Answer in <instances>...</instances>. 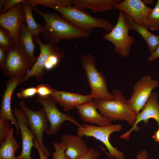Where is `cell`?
Segmentation results:
<instances>
[{"instance_id": "obj_31", "label": "cell", "mask_w": 159, "mask_h": 159, "mask_svg": "<svg viewBox=\"0 0 159 159\" xmlns=\"http://www.w3.org/2000/svg\"><path fill=\"white\" fill-rule=\"evenodd\" d=\"M100 153L93 148H88L86 151L73 159H98Z\"/></svg>"}, {"instance_id": "obj_18", "label": "cell", "mask_w": 159, "mask_h": 159, "mask_svg": "<svg viewBox=\"0 0 159 159\" xmlns=\"http://www.w3.org/2000/svg\"><path fill=\"white\" fill-rule=\"evenodd\" d=\"M75 107L81 119L87 123L94 124L100 126H106L112 124V121L110 119L98 112L93 100Z\"/></svg>"}, {"instance_id": "obj_40", "label": "cell", "mask_w": 159, "mask_h": 159, "mask_svg": "<svg viewBox=\"0 0 159 159\" xmlns=\"http://www.w3.org/2000/svg\"><path fill=\"white\" fill-rule=\"evenodd\" d=\"M142 1L143 3L145 5L147 4L152 5L153 4L154 2V1L153 0H144Z\"/></svg>"}, {"instance_id": "obj_11", "label": "cell", "mask_w": 159, "mask_h": 159, "mask_svg": "<svg viewBox=\"0 0 159 159\" xmlns=\"http://www.w3.org/2000/svg\"><path fill=\"white\" fill-rule=\"evenodd\" d=\"M153 118L157 122L159 127V102L157 93L153 91L142 111L137 115L134 125L128 131L120 136V138L126 140H129L132 131L137 132L140 129L137 125L141 121L145 125L147 124L150 119Z\"/></svg>"}, {"instance_id": "obj_2", "label": "cell", "mask_w": 159, "mask_h": 159, "mask_svg": "<svg viewBox=\"0 0 159 159\" xmlns=\"http://www.w3.org/2000/svg\"><path fill=\"white\" fill-rule=\"evenodd\" d=\"M114 96L112 100L100 98L94 99L93 102L103 116L112 121H125L128 125L132 126L136 120L137 115L128 103V100L120 90L113 89Z\"/></svg>"}, {"instance_id": "obj_19", "label": "cell", "mask_w": 159, "mask_h": 159, "mask_svg": "<svg viewBox=\"0 0 159 159\" xmlns=\"http://www.w3.org/2000/svg\"><path fill=\"white\" fill-rule=\"evenodd\" d=\"M65 146V154L73 159L85 152L88 147L85 140L78 135L65 134L62 137Z\"/></svg>"}, {"instance_id": "obj_29", "label": "cell", "mask_w": 159, "mask_h": 159, "mask_svg": "<svg viewBox=\"0 0 159 159\" xmlns=\"http://www.w3.org/2000/svg\"><path fill=\"white\" fill-rule=\"evenodd\" d=\"M65 57V54L62 52H59L52 54L46 62L44 69L47 70L52 69L58 64L61 59Z\"/></svg>"}, {"instance_id": "obj_3", "label": "cell", "mask_w": 159, "mask_h": 159, "mask_svg": "<svg viewBox=\"0 0 159 159\" xmlns=\"http://www.w3.org/2000/svg\"><path fill=\"white\" fill-rule=\"evenodd\" d=\"M47 7L60 13L62 16L74 27L87 34H90L95 28H102L109 32L114 26L106 19L94 17L84 10L74 6H49Z\"/></svg>"}, {"instance_id": "obj_30", "label": "cell", "mask_w": 159, "mask_h": 159, "mask_svg": "<svg viewBox=\"0 0 159 159\" xmlns=\"http://www.w3.org/2000/svg\"><path fill=\"white\" fill-rule=\"evenodd\" d=\"M11 127L9 120L0 119V143H3L8 137Z\"/></svg>"}, {"instance_id": "obj_23", "label": "cell", "mask_w": 159, "mask_h": 159, "mask_svg": "<svg viewBox=\"0 0 159 159\" xmlns=\"http://www.w3.org/2000/svg\"><path fill=\"white\" fill-rule=\"evenodd\" d=\"M26 1L22 3L24 13V22L26 24L28 30L33 38L42 33L43 27L40 24L36 22L32 12L33 6L26 3Z\"/></svg>"}, {"instance_id": "obj_5", "label": "cell", "mask_w": 159, "mask_h": 159, "mask_svg": "<svg viewBox=\"0 0 159 159\" xmlns=\"http://www.w3.org/2000/svg\"><path fill=\"white\" fill-rule=\"evenodd\" d=\"M130 29L124 13L120 11L118 19L113 29L108 33L103 35V38L114 45V52L123 57L128 56L134 41V38L129 34Z\"/></svg>"}, {"instance_id": "obj_35", "label": "cell", "mask_w": 159, "mask_h": 159, "mask_svg": "<svg viewBox=\"0 0 159 159\" xmlns=\"http://www.w3.org/2000/svg\"><path fill=\"white\" fill-rule=\"evenodd\" d=\"M33 146L37 150L40 157V159H48V156L46 155L40 147L39 142L36 138L34 141Z\"/></svg>"}, {"instance_id": "obj_28", "label": "cell", "mask_w": 159, "mask_h": 159, "mask_svg": "<svg viewBox=\"0 0 159 159\" xmlns=\"http://www.w3.org/2000/svg\"><path fill=\"white\" fill-rule=\"evenodd\" d=\"M55 151L52 155L53 159H70L65 154V146L64 142H53Z\"/></svg>"}, {"instance_id": "obj_39", "label": "cell", "mask_w": 159, "mask_h": 159, "mask_svg": "<svg viewBox=\"0 0 159 159\" xmlns=\"http://www.w3.org/2000/svg\"><path fill=\"white\" fill-rule=\"evenodd\" d=\"M152 138L156 141L159 143V127L158 129L155 132L153 135Z\"/></svg>"}, {"instance_id": "obj_12", "label": "cell", "mask_w": 159, "mask_h": 159, "mask_svg": "<svg viewBox=\"0 0 159 159\" xmlns=\"http://www.w3.org/2000/svg\"><path fill=\"white\" fill-rule=\"evenodd\" d=\"M24 21L22 3L14 6L0 15V26L11 34L17 45L20 44L19 38L21 25Z\"/></svg>"}, {"instance_id": "obj_14", "label": "cell", "mask_w": 159, "mask_h": 159, "mask_svg": "<svg viewBox=\"0 0 159 159\" xmlns=\"http://www.w3.org/2000/svg\"><path fill=\"white\" fill-rule=\"evenodd\" d=\"M24 81V77H10L9 80L6 82V88L2 95L1 104L0 119L7 120L11 122L14 126L16 134L18 136L20 134L19 125L12 111L11 101L14 90Z\"/></svg>"}, {"instance_id": "obj_37", "label": "cell", "mask_w": 159, "mask_h": 159, "mask_svg": "<svg viewBox=\"0 0 159 159\" xmlns=\"http://www.w3.org/2000/svg\"><path fill=\"white\" fill-rule=\"evenodd\" d=\"M136 157L137 159H153L152 158H149L148 153L145 149L139 152Z\"/></svg>"}, {"instance_id": "obj_24", "label": "cell", "mask_w": 159, "mask_h": 159, "mask_svg": "<svg viewBox=\"0 0 159 159\" xmlns=\"http://www.w3.org/2000/svg\"><path fill=\"white\" fill-rule=\"evenodd\" d=\"M13 133L12 128L6 140L1 144L0 159H16L15 153L20 146L14 137Z\"/></svg>"}, {"instance_id": "obj_13", "label": "cell", "mask_w": 159, "mask_h": 159, "mask_svg": "<svg viewBox=\"0 0 159 159\" xmlns=\"http://www.w3.org/2000/svg\"><path fill=\"white\" fill-rule=\"evenodd\" d=\"M33 41L37 43L40 48V52L35 63L30 71L24 77V81L31 77H34L36 80L40 81L44 74L45 65L49 57L52 54L60 52V48L49 42L43 43L37 36L33 38Z\"/></svg>"}, {"instance_id": "obj_34", "label": "cell", "mask_w": 159, "mask_h": 159, "mask_svg": "<svg viewBox=\"0 0 159 159\" xmlns=\"http://www.w3.org/2000/svg\"><path fill=\"white\" fill-rule=\"evenodd\" d=\"M26 1L25 0H5L0 14L4 13L11 8L18 4L24 3Z\"/></svg>"}, {"instance_id": "obj_20", "label": "cell", "mask_w": 159, "mask_h": 159, "mask_svg": "<svg viewBox=\"0 0 159 159\" xmlns=\"http://www.w3.org/2000/svg\"><path fill=\"white\" fill-rule=\"evenodd\" d=\"M74 6L81 9L91 10L92 12H103L113 9L121 0H70Z\"/></svg>"}, {"instance_id": "obj_41", "label": "cell", "mask_w": 159, "mask_h": 159, "mask_svg": "<svg viewBox=\"0 0 159 159\" xmlns=\"http://www.w3.org/2000/svg\"><path fill=\"white\" fill-rule=\"evenodd\" d=\"M5 0H1L0 1V13H1L3 7Z\"/></svg>"}, {"instance_id": "obj_36", "label": "cell", "mask_w": 159, "mask_h": 159, "mask_svg": "<svg viewBox=\"0 0 159 159\" xmlns=\"http://www.w3.org/2000/svg\"><path fill=\"white\" fill-rule=\"evenodd\" d=\"M7 52L0 47V69L2 70L6 61Z\"/></svg>"}, {"instance_id": "obj_15", "label": "cell", "mask_w": 159, "mask_h": 159, "mask_svg": "<svg viewBox=\"0 0 159 159\" xmlns=\"http://www.w3.org/2000/svg\"><path fill=\"white\" fill-rule=\"evenodd\" d=\"M113 9L122 11L137 23L148 29L147 19L153 8L145 4L141 0H124L114 5Z\"/></svg>"}, {"instance_id": "obj_1", "label": "cell", "mask_w": 159, "mask_h": 159, "mask_svg": "<svg viewBox=\"0 0 159 159\" xmlns=\"http://www.w3.org/2000/svg\"><path fill=\"white\" fill-rule=\"evenodd\" d=\"M33 10L44 19L42 36L44 40L54 45L62 39L67 40L89 37L90 34L84 32L74 27L62 16L56 13L43 12L36 7Z\"/></svg>"}, {"instance_id": "obj_17", "label": "cell", "mask_w": 159, "mask_h": 159, "mask_svg": "<svg viewBox=\"0 0 159 159\" xmlns=\"http://www.w3.org/2000/svg\"><path fill=\"white\" fill-rule=\"evenodd\" d=\"M52 96L65 111L71 110L74 107L93 100L89 94L83 95L78 93L58 91L52 88Z\"/></svg>"}, {"instance_id": "obj_10", "label": "cell", "mask_w": 159, "mask_h": 159, "mask_svg": "<svg viewBox=\"0 0 159 159\" xmlns=\"http://www.w3.org/2000/svg\"><path fill=\"white\" fill-rule=\"evenodd\" d=\"M159 82L146 74L139 80L134 84L133 93L128 103L136 115L142 110L150 97L153 90L158 87Z\"/></svg>"}, {"instance_id": "obj_9", "label": "cell", "mask_w": 159, "mask_h": 159, "mask_svg": "<svg viewBox=\"0 0 159 159\" xmlns=\"http://www.w3.org/2000/svg\"><path fill=\"white\" fill-rule=\"evenodd\" d=\"M19 106L26 115L27 123L29 129L35 135L45 154L49 157V152L44 144L43 136L44 133L49 128L50 126L47 124L49 122L44 109L38 111L33 110L26 106L24 99L20 101Z\"/></svg>"}, {"instance_id": "obj_4", "label": "cell", "mask_w": 159, "mask_h": 159, "mask_svg": "<svg viewBox=\"0 0 159 159\" xmlns=\"http://www.w3.org/2000/svg\"><path fill=\"white\" fill-rule=\"evenodd\" d=\"M88 83L91 89L89 94L92 98H100L107 100L114 98L109 92L105 77L95 66V58L90 54L83 55L81 58Z\"/></svg>"}, {"instance_id": "obj_38", "label": "cell", "mask_w": 159, "mask_h": 159, "mask_svg": "<svg viewBox=\"0 0 159 159\" xmlns=\"http://www.w3.org/2000/svg\"><path fill=\"white\" fill-rule=\"evenodd\" d=\"M159 57V46L151 54L148 59L149 61H153Z\"/></svg>"}, {"instance_id": "obj_42", "label": "cell", "mask_w": 159, "mask_h": 159, "mask_svg": "<svg viewBox=\"0 0 159 159\" xmlns=\"http://www.w3.org/2000/svg\"><path fill=\"white\" fill-rule=\"evenodd\" d=\"M16 158V159H22L20 158Z\"/></svg>"}, {"instance_id": "obj_26", "label": "cell", "mask_w": 159, "mask_h": 159, "mask_svg": "<svg viewBox=\"0 0 159 159\" xmlns=\"http://www.w3.org/2000/svg\"><path fill=\"white\" fill-rule=\"evenodd\" d=\"M16 45L11 34L6 29L0 27V47L6 52Z\"/></svg>"}, {"instance_id": "obj_27", "label": "cell", "mask_w": 159, "mask_h": 159, "mask_svg": "<svg viewBox=\"0 0 159 159\" xmlns=\"http://www.w3.org/2000/svg\"><path fill=\"white\" fill-rule=\"evenodd\" d=\"M148 29L151 30H159V0L147 19Z\"/></svg>"}, {"instance_id": "obj_21", "label": "cell", "mask_w": 159, "mask_h": 159, "mask_svg": "<svg viewBox=\"0 0 159 159\" xmlns=\"http://www.w3.org/2000/svg\"><path fill=\"white\" fill-rule=\"evenodd\" d=\"M124 14L130 29L135 30L141 35L147 43L149 52L151 54L159 46V36L152 34L148 29L136 23L129 15L124 13Z\"/></svg>"}, {"instance_id": "obj_8", "label": "cell", "mask_w": 159, "mask_h": 159, "mask_svg": "<svg viewBox=\"0 0 159 159\" xmlns=\"http://www.w3.org/2000/svg\"><path fill=\"white\" fill-rule=\"evenodd\" d=\"M36 101L43 106L49 123V127L45 132L47 134L53 135L56 134L66 121H70L77 127L82 126V125L75 118L62 113L58 109L56 105L57 102L52 95L45 97L38 95Z\"/></svg>"}, {"instance_id": "obj_7", "label": "cell", "mask_w": 159, "mask_h": 159, "mask_svg": "<svg viewBox=\"0 0 159 159\" xmlns=\"http://www.w3.org/2000/svg\"><path fill=\"white\" fill-rule=\"evenodd\" d=\"M33 66L23 47L21 44L16 45L7 52L3 73L10 77H24Z\"/></svg>"}, {"instance_id": "obj_6", "label": "cell", "mask_w": 159, "mask_h": 159, "mask_svg": "<svg viewBox=\"0 0 159 159\" xmlns=\"http://www.w3.org/2000/svg\"><path fill=\"white\" fill-rule=\"evenodd\" d=\"M122 128V125L119 124L100 126L83 124L82 126L78 127L77 134L81 137L87 136L95 138L105 145L108 150L109 156L114 157L116 159H125L123 152L113 146L109 140V136L112 133L120 131Z\"/></svg>"}, {"instance_id": "obj_25", "label": "cell", "mask_w": 159, "mask_h": 159, "mask_svg": "<svg viewBox=\"0 0 159 159\" xmlns=\"http://www.w3.org/2000/svg\"><path fill=\"white\" fill-rule=\"evenodd\" d=\"M26 2L33 7L38 5L47 7L49 6H66L73 5L70 0H27Z\"/></svg>"}, {"instance_id": "obj_33", "label": "cell", "mask_w": 159, "mask_h": 159, "mask_svg": "<svg viewBox=\"0 0 159 159\" xmlns=\"http://www.w3.org/2000/svg\"><path fill=\"white\" fill-rule=\"evenodd\" d=\"M37 93L38 95L45 97L52 94V88L48 84H41L37 87Z\"/></svg>"}, {"instance_id": "obj_16", "label": "cell", "mask_w": 159, "mask_h": 159, "mask_svg": "<svg viewBox=\"0 0 159 159\" xmlns=\"http://www.w3.org/2000/svg\"><path fill=\"white\" fill-rule=\"evenodd\" d=\"M12 112L19 122L22 140L21 152L16 157L22 159H34L31 156V151L36 137L28 126L26 115L22 110L17 107L14 108Z\"/></svg>"}, {"instance_id": "obj_32", "label": "cell", "mask_w": 159, "mask_h": 159, "mask_svg": "<svg viewBox=\"0 0 159 159\" xmlns=\"http://www.w3.org/2000/svg\"><path fill=\"white\" fill-rule=\"evenodd\" d=\"M36 94H37L36 87L26 89L22 88L20 91L17 93V96L20 98H26L33 97Z\"/></svg>"}, {"instance_id": "obj_22", "label": "cell", "mask_w": 159, "mask_h": 159, "mask_svg": "<svg viewBox=\"0 0 159 159\" xmlns=\"http://www.w3.org/2000/svg\"><path fill=\"white\" fill-rule=\"evenodd\" d=\"M19 39L20 44L33 65L37 59L34 55L36 45L33 42L32 36L28 30L26 24L24 22L22 24L21 26Z\"/></svg>"}]
</instances>
